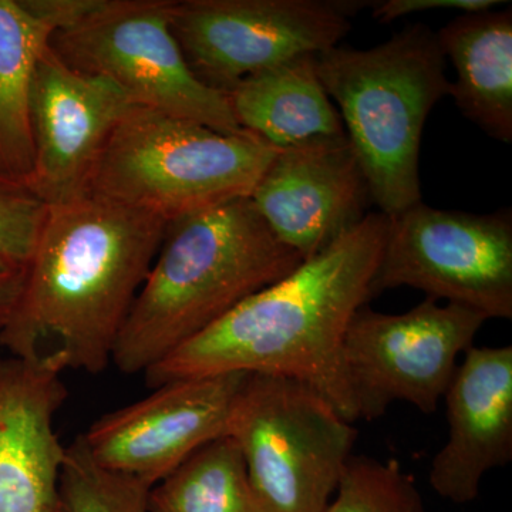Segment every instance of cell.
<instances>
[{
  "mask_svg": "<svg viewBox=\"0 0 512 512\" xmlns=\"http://www.w3.org/2000/svg\"><path fill=\"white\" fill-rule=\"evenodd\" d=\"M167 222L99 195L47 208L0 345L56 372H103Z\"/></svg>",
  "mask_w": 512,
  "mask_h": 512,
  "instance_id": "2",
  "label": "cell"
},
{
  "mask_svg": "<svg viewBox=\"0 0 512 512\" xmlns=\"http://www.w3.org/2000/svg\"><path fill=\"white\" fill-rule=\"evenodd\" d=\"M487 319L456 303L426 298L404 313L362 306L350 320L343 366L357 420L384 416L394 402L436 412Z\"/></svg>",
  "mask_w": 512,
  "mask_h": 512,
  "instance_id": "9",
  "label": "cell"
},
{
  "mask_svg": "<svg viewBox=\"0 0 512 512\" xmlns=\"http://www.w3.org/2000/svg\"><path fill=\"white\" fill-rule=\"evenodd\" d=\"M389 218L373 298L417 289L485 319H512V212L440 210L423 201Z\"/></svg>",
  "mask_w": 512,
  "mask_h": 512,
  "instance_id": "8",
  "label": "cell"
},
{
  "mask_svg": "<svg viewBox=\"0 0 512 512\" xmlns=\"http://www.w3.org/2000/svg\"><path fill=\"white\" fill-rule=\"evenodd\" d=\"M387 225L382 212H369L330 247L150 367L148 386L222 373L288 377L355 423L343 343L350 320L373 299Z\"/></svg>",
  "mask_w": 512,
  "mask_h": 512,
  "instance_id": "1",
  "label": "cell"
},
{
  "mask_svg": "<svg viewBox=\"0 0 512 512\" xmlns=\"http://www.w3.org/2000/svg\"><path fill=\"white\" fill-rule=\"evenodd\" d=\"M248 373L190 377L156 387L146 399L101 417L83 434L101 467L160 483L204 444L227 436Z\"/></svg>",
  "mask_w": 512,
  "mask_h": 512,
  "instance_id": "11",
  "label": "cell"
},
{
  "mask_svg": "<svg viewBox=\"0 0 512 512\" xmlns=\"http://www.w3.org/2000/svg\"><path fill=\"white\" fill-rule=\"evenodd\" d=\"M26 279V265L0 256V330L15 313Z\"/></svg>",
  "mask_w": 512,
  "mask_h": 512,
  "instance_id": "24",
  "label": "cell"
},
{
  "mask_svg": "<svg viewBox=\"0 0 512 512\" xmlns=\"http://www.w3.org/2000/svg\"><path fill=\"white\" fill-rule=\"evenodd\" d=\"M446 444L433 458L431 488L468 504L494 468L512 461V346H471L444 394Z\"/></svg>",
  "mask_w": 512,
  "mask_h": 512,
  "instance_id": "14",
  "label": "cell"
},
{
  "mask_svg": "<svg viewBox=\"0 0 512 512\" xmlns=\"http://www.w3.org/2000/svg\"><path fill=\"white\" fill-rule=\"evenodd\" d=\"M325 512H426L412 474L399 461L350 456L343 468L335 500Z\"/></svg>",
  "mask_w": 512,
  "mask_h": 512,
  "instance_id": "21",
  "label": "cell"
},
{
  "mask_svg": "<svg viewBox=\"0 0 512 512\" xmlns=\"http://www.w3.org/2000/svg\"><path fill=\"white\" fill-rule=\"evenodd\" d=\"M279 148L134 106L101 151L90 194L173 222L251 197Z\"/></svg>",
  "mask_w": 512,
  "mask_h": 512,
  "instance_id": "5",
  "label": "cell"
},
{
  "mask_svg": "<svg viewBox=\"0 0 512 512\" xmlns=\"http://www.w3.org/2000/svg\"><path fill=\"white\" fill-rule=\"evenodd\" d=\"M151 488L140 478L101 467L80 436L64 453L55 512H150Z\"/></svg>",
  "mask_w": 512,
  "mask_h": 512,
  "instance_id": "20",
  "label": "cell"
},
{
  "mask_svg": "<svg viewBox=\"0 0 512 512\" xmlns=\"http://www.w3.org/2000/svg\"><path fill=\"white\" fill-rule=\"evenodd\" d=\"M239 127L279 150L345 134L318 73V55H302L251 74L227 93Z\"/></svg>",
  "mask_w": 512,
  "mask_h": 512,
  "instance_id": "17",
  "label": "cell"
},
{
  "mask_svg": "<svg viewBox=\"0 0 512 512\" xmlns=\"http://www.w3.org/2000/svg\"><path fill=\"white\" fill-rule=\"evenodd\" d=\"M47 205L25 181L0 175V256L28 265Z\"/></svg>",
  "mask_w": 512,
  "mask_h": 512,
  "instance_id": "22",
  "label": "cell"
},
{
  "mask_svg": "<svg viewBox=\"0 0 512 512\" xmlns=\"http://www.w3.org/2000/svg\"><path fill=\"white\" fill-rule=\"evenodd\" d=\"M227 436L241 448L259 511L325 512L357 430L305 384L249 375Z\"/></svg>",
  "mask_w": 512,
  "mask_h": 512,
  "instance_id": "6",
  "label": "cell"
},
{
  "mask_svg": "<svg viewBox=\"0 0 512 512\" xmlns=\"http://www.w3.org/2000/svg\"><path fill=\"white\" fill-rule=\"evenodd\" d=\"M134 104L106 77L79 72L43 50L30 92L35 164L26 184L47 207L90 194L94 168Z\"/></svg>",
  "mask_w": 512,
  "mask_h": 512,
  "instance_id": "12",
  "label": "cell"
},
{
  "mask_svg": "<svg viewBox=\"0 0 512 512\" xmlns=\"http://www.w3.org/2000/svg\"><path fill=\"white\" fill-rule=\"evenodd\" d=\"M507 5L504 0H380L370 2L372 18L379 23H392L404 16L431 10H457L461 13L487 12Z\"/></svg>",
  "mask_w": 512,
  "mask_h": 512,
  "instance_id": "23",
  "label": "cell"
},
{
  "mask_svg": "<svg viewBox=\"0 0 512 512\" xmlns=\"http://www.w3.org/2000/svg\"><path fill=\"white\" fill-rule=\"evenodd\" d=\"M249 198L275 237L303 261L357 227L372 205L346 133L279 150Z\"/></svg>",
  "mask_w": 512,
  "mask_h": 512,
  "instance_id": "13",
  "label": "cell"
},
{
  "mask_svg": "<svg viewBox=\"0 0 512 512\" xmlns=\"http://www.w3.org/2000/svg\"><path fill=\"white\" fill-rule=\"evenodd\" d=\"M362 0H184L171 29L198 79L228 93L251 74L339 46Z\"/></svg>",
  "mask_w": 512,
  "mask_h": 512,
  "instance_id": "10",
  "label": "cell"
},
{
  "mask_svg": "<svg viewBox=\"0 0 512 512\" xmlns=\"http://www.w3.org/2000/svg\"><path fill=\"white\" fill-rule=\"evenodd\" d=\"M53 33L23 0H0V175L25 183L35 164L33 73Z\"/></svg>",
  "mask_w": 512,
  "mask_h": 512,
  "instance_id": "18",
  "label": "cell"
},
{
  "mask_svg": "<svg viewBox=\"0 0 512 512\" xmlns=\"http://www.w3.org/2000/svg\"><path fill=\"white\" fill-rule=\"evenodd\" d=\"M302 261L249 197L168 222L111 362L126 375L146 373Z\"/></svg>",
  "mask_w": 512,
  "mask_h": 512,
  "instance_id": "3",
  "label": "cell"
},
{
  "mask_svg": "<svg viewBox=\"0 0 512 512\" xmlns=\"http://www.w3.org/2000/svg\"><path fill=\"white\" fill-rule=\"evenodd\" d=\"M437 33L456 69L458 111L501 143H512V8L461 13Z\"/></svg>",
  "mask_w": 512,
  "mask_h": 512,
  "instance_id": "16",
  "label": "cell"
},
{
  "mask_svg": "<svg viewBox=\"0 0 512 512\" xmlns=\"http://www.w3.org/2000/svg\"><path fill=\"white\" fill-rule=\"evenodd\" d=\"M446 67L437 33L423 23L370 49L336 46L318 55L320 82L386 217L421 201V136L450 93Z\"/></svg>",
  "mask_w": 512,
  "mask_h": 512,
  "instance_id": "4",
  "label": "cell"
},
{
  "mask_svg": "<svg viewBox=\"0 0 512 512\" xmlns=\"http://www.w3.org/2000/svg\"><path fill=\"white\" fill-rule=\"evenodd\" d=\"M62 373L19 357L0 359V512H55L66 447L55 417Z\"/></svg>",
  "mask_w": 512,
  "mask_h": 512,
  "instance_id": "15",
  "label": "cell"
},
{
  "mask_svg": "<svg viewBox=\"0 0 512 512\" xmlns=\"http://www.w3.org/2000/svg\"><path fill=\"white\" fill-rule=\"evenodd\" d=\"M150 512H261L237 441L204 444L154 485Z\"/></svg>",
  "mask_w": 512,
  "mask_h": 512,
  "instance_id": "19",
  "label": "cell"
},
{
  "mask_svg": "<svg viewBox=\"0 0 512 512\" xmlns=\"http://www.w3.org/2000/svg\"><path fill=\"white\" fill-rule=\"evenodd\" d=\"M168 0H107L50 47L79 72L106 77L138 107L222 133L242 131L227 93L198 79L171 29Z\"/></svg>",
  "mask_w": 512,
  "mask_h": 512,
  "instance_id": "7",
  "label": "cell"
}]
</instances>
